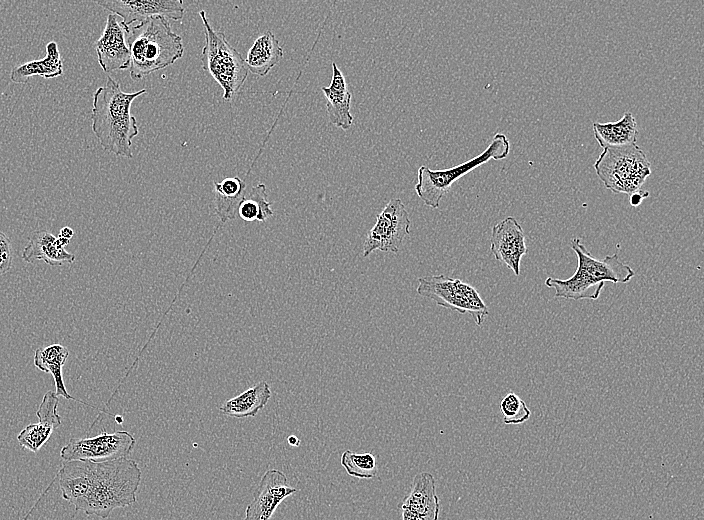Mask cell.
Instances as JSON below:
<instances>
[{"label": "cell", "instance_id": "obj_1", "mask_svg": "<svg viewBox=\"0 0 704 520\" xmlns=\"http://www.w3.org/2000/svg\"><path fill=\"white\" fill-rule=\"evenodd\" d=\"M141 476L138 464L129 458L66 461L57 474L62 498L75 511L103 519L114 509L136 503Z\"/></svg>", "mask_w": 704, "mask_h": 520}, {"label": "cell", "instance_id": "obj_2", "mask_svg": "<svg viewBox=\"0 0 704 520\" xmlns=\"http://www.w3.org/2000/svg\"><path fill=\"white\" fill-rule=\"evenodd\" d=\"M146 89L124 92L119 81L107 77L106 84L93 95L91 128L102 148L116 156L132 158V139L138 135L136 118L131 115L132 102Z\"/></svg>", "mask_w": 704, "mask_h": 520}, {"label": "cell", "instance_id": "obj_3", "mask_svg": "<svg viewBox=\"0 0 704 520\" xmlns=\"http://www.w3.org/2000/svg\"><path fill=\"white\" fill-rule=\"evenodd\" d=\"M570 247L578 260L575 273L568 279L548 277L545 280V285L555 290V297L596 300L606 281L627 283L635 275L634 270L623 263L616 253L597 259L579 238L572 239Z\"/></svg>", "mask_w": 704, "mask_h": 520}, {"label": "cell", "instance_id": "obj_4", "mask_svg": "<svg viewBox=\"0 0 704 520\" xmlns=\"http://www.w3.org/2000/svg\"><path fill=\"white\" fill-rule=\"evenodd\" d=\"M128 43L131 53L130 77L134 81L172 65L184 54L182 38L161 16L148 18L131 27Z\"/></svg>", "mask_w": 704, "mask_h": 520}, {"label": "cell", "instance_id": "obj_5", "mask_svg": "<svg viewBox=\"0 0 704 520\" xmlns=\"http://www.w3.org/2000/svg\"><path fill=\"white\" fill-rule=\"evenodd\" d=\"M199 16L205 35L201 53L202 67L223 89V99L231 101L240 92L248 76L245 59L228 42L222 31L213 29L204 10L199 11Z\"/></svg>", "mask_w": 704, "mask_h": 520}, {"label": "cell", "instance_id": "obj_6", "mask_svg": "<svg viewBox=\"0 0 704 520\" xmlns=\"http://www.w3.org/2000/svg\"><path fill=\"white\" fill-rule=\"evenodd\" d=\"M594 168L607 189L628 195L641 190L651 174V164L636 144L604 148Z\"/></svg>", "mask_w": 704, "mask_h": 520}, {"label": "cell", "instance_id": "obj_7", "mask_svg": "<svg viewBox=\"0 0 704 520\" xmlns=\"http://www.w3.org/2000/svg\"><path fill=\"white\" fill-rule=\"evenodd\" d=\"M509 151V140L504 134L497 133L481 154L464 163L443 170H432L426 166H420L415 185L416 194L426 206L433 209L438 208L442 197L459 178L490 159L506 158Z\"/></svg>", "mask_w": 704, "mask_h": 520}, {"label": "cell", "instance_id": "obj_8", "mask_svg": "<svg viewBox=\"0 0 704 520\" xmlns=\"http://www.w3.org/2000/svg\"><path fill=\"white\" fill-rule=\"evenodd\" d=\"M416 291L439 306L461 314L469 313L478 326L482 325L489 314L488 307L478 291L460 279L443 274L421 277L418 279Z\"/></svg>", "mask_w": 704, "mask_h": 520}, {"label": "cell", "instance_id": "obj_9", "mask_svg": "<svg viewBox=\"0 0 704 520\" xmlns=\"http://www.w3.org/2000/svg\"><path fill=\"white\" fill-rule=\"evenodd\" d=\"M136 440L127 431L106 432L82 438H71L60 451V456L66 461L89 460L104 462L120 458H128Z\"/></svg>", "mask_w": 704, "mask_h": 520}, {"label": "cell", "instance_id": "obj_10", "mask_svg": "<svg viewBox=\"0 0 704 520\" xmlns=\"http://www.w3.org/2000/svg\"><path fill=\"white\" fill-rule=\"evenodd\" d=\"M410 218L399 198L391 199L376 217V223L367 234L363 245L366 257L375 250L397 253L409 234Z\"/></svg>", "mask_w": 704, "mask_h": 520}, {"label": "cell", "instance_id": "obj_11", "mask_svg": "<svg viewBox=\"0 0 704 520\" xmlns=\"http://www.w3.org/2000/svg\"><path fill=\"white\" fill-rule=\"evenodd\" d=\"M129 26L115 14L107 16L101 37L95 43L98 63L104 72L125 70L130 67L131 53L128 43Z\"/></svg>", "mask_w": 704, "mask_h": 520}, {"label": "cell", "instance_id": "obj_12", "mask_svg": "<svg viewBox=\"0 0 704 520\" xmlns=\"http://www.w3.org/2000/svg\"><path fill=\"white\" fill-rule=\"evenodd\" d=\"M97 4L119 16L128 26L157 16L179 21L185 12L181 0H103Z\"/></svg>", "mask_w": 704, "mask_h": 520}, {"label": "cell", "instance_id": "obj_13", "mask_svg": "<svg viewBox=\"0 0 704 520\" xmlns=\"http://www.w3.org/2000/svg\"><path fill=\"white\" fill-rule=\"evenodd\" d=\"M296 491L283 472L267 470L260 479L253 500L246 507L244 520H270L279 504Z\"/></svg>", "mask_w": 704, "mask_h": 520}, {"label": "cell", "instance_id": "obj_14", "mask_svg": "<svg viewBox=\"0 0 704 520\" xmlns=\"http://www.w3.org/2000/svg\"><path fill=\"white\" fill-rule=\"evenodd\" d=\"M490 250L496 260L516 276L520 274V263L527 253V245L524 230L514 217H506L492 227Z\"/></svg>", "mask_w": 704, "mask_h": 520}, {"label": "cell", "instance_id": "obj_15", "mask_svg": "<svg viewBox=\"0 0 704 520\" xmlns=\"http://www.w3.org/2000/svg\"><path fill=\"white\" fill-rule=\"evenodd\" d=\"M402 520H438L439 498L436 480L429 472H420L413 478L412 488L402 502Z\"/></svg>", "mask_w": 704, "mask_h": 520}, {"label": "cell", "instance_id": "obj_16", "mask_svg": "<svg viewBox=\"0 0 704 520\" xmlns=\"http://www.w3.org/2000/svg\"><path fill=\"white\" fill-rule=\"evenodd\" d=\"M70 240L56 237L47 230L34 231L22 252V258L27 263L42 260L50 266L71 264L75 261L74 254L66 251Z\"/></svg>", "mask_w": 704, "mask_h": 520}, {"label": "cell", "instance_id": "obj_17", "mask_svg": "<svg viewBox=\"0 0 704 520\" xmlns=\"http://www.w3.org/2000/svg\"><path fill=\"white\" fill-rule=\"evenodd\" d=\"M332 79L321 90L326 99L329 122L342 130H348L353 123L350 112L352 94L348 91L346 79L335 62L332 63Z\"/></svg>", "mask_w": 704, "mask_h": 520}, {"label": "cell", "instance_id": "obj_18", "mask_svg": "<svg viewBox=\"0 0 704 520\" xmlns=\"http://www.w3.org/2000/svg\"><path fill=\"white\" fill-rule=\"evenodd\" d=\"M593 133L599 145L604 149L636 144L639 131L632 113L625 112L616 122H594Z\"/></svg>", "mask_w": 704, "mask_h": 520}, {"label": "cell", "instance_id": "obj_19", "mask_svg": "<svg viewBox=\"0 0 704 520\" xmlns=\"http://www.w3.org/2000/svg\"><path fill=\"white\" fill-rule=\"evenodd\" d=\"M271 397V389L267 382L261 381L246 389L241 394L226 400L219 410L231 417H255L266 406Z\"/></svg>", "mask_w": 704, "mask_h": 520}, {"label": "cell", "instance_id": "obj_20", "mask_svg": "<svg viewBox=\"0 0 704 520\" xmlns=\"http://www.w3.org/2000/svg\"><path fill=\"white\" fill-rule=\"evenodd\" d=\"M283 49L272 31L258 37L247 53L245 59L248 71L265 76L282 59Z\"/></svg>", "mask_w": 704, "mask_h": 520}, {"label": "cell", "instance_id": "obj_21", "mask_svg": "<svg viewBox=\"0 0 704 520\" xmlns=\"http://www.w3.org/2000/svg\"><path fill=\"white\" fill-rule=\"evenodd\" d=\"M63 73V61L58 45L51 41L46 45V55L43 59L33 60L12 69L10 78L15 83H25L32 76L39 75L52 79Z\"/></svg>", "mask_w": 704, "mask_h": 520}, {"label": "cell", "instance_id": "obj_22", "mask_svg": "<svg viewBox=\"0 0 704 520\" xmlns=\"http://www.w3.org/2000/svg\"><path fill=\"white\" fill-rule=\"evenodd\" d=\"M246 192L245 182L237 176L214 182L215 213L221 223L236 218Z\"/></svg>", "mask_w": 704, "mask_h": 520}, {"label": "cell", "instance_id": "obj_23", "mask_svg": "<svg viewBox=\"0 0 704 520\" xmlns=\"http://www.w3.org/2000/svg\"><path fill=\"white\" fill-rule=\"evenodd\" d=\"M69 356V350L61 344H52L36 349L34 353V365L41 371L50 373L54 379L57 396L65 399L75 400L85 405L88 403L72 397L64 384L62 376V366Z\"/></svg>", "mask_w": 704, "mask_h": 520}, {"label": "cell", "instance_id": "obj_24", "mask_svg": "<svg viewBox=\"0 0 704 520\" xmlns=\"http://www.w3.org/2000/svg\"><path fill=\"white\" fill-rule=\"evenodd\" d=\"M270 206L271 203L267 201L266 186L258 184L246 192L237 214L247 222H264L273 215Z\"/></svg>", "mask_w": 704, "mask_h": 520}, {"label": "cell", "instance_id": "obj_25", "mask_svg": "<svg viewBox=\"0 0 704 520\" xmlns=\"http://www.w3.org/2000/svg\"><path fill=\"white\" fill-rule=\"evenodd\" d=\"M341 465L349 476L358 479H372L377 475L376 458L372 453H356L345 450L341 455Z\"/></svg>", "mask_w": 704, "mask_h": 520}, {"label": "cell", "instance_id": "obj_26", "mask_svg": "<svg viewBox=\"0 0 704 520\" xmlns=\"http://www.w3.org/2000/svg\"><path fill=\"white\" fill-rule=\"evenodd\" d=\"M55 428L45 422L27 425L17 436L19 444L31 452H37L51 437Z\"/></svg>", "mask_w": 704, "mask_h": 520}, {"label": "cell", "instance_id": "obj_27", "mask_svg": "<svg viewBox=\"0 0 704 520\" xmlns=\"http://www.w3.org/2000/svg\"><path fill=\"white\" fill-rule=\"evenodd\" d=\"M500 410L505 424H522L526 422L531 415V411L525 401L514 392H509L501 400Z\"/></svg>", "mask_w": 704, "mask_h": 520}, {"label": "cell", "instance_id": "obj_28", "mask_svg": "<svg viewBox=\"0 0 704 520\" xmlns=\"http://www.w3.org/2000/svg\"><path fill=\"white\" fill-rule=\"evenodd\" d=\"M59 399L55 392L48 391L43 396L36 415L40 422H45L57 428L61 424V417L57 412Z\"/></svg>", "mask_w": 704, "mask_h": 520}, {"label": "cell", "instance_id": "obj_29", "mask_svg": "<svg viewBox=\"0 0 704 520\" xmlns=\"http://www.w3.org/2000/svg\"><path fill=\"white\" fill-rule=\"evenodd\" d=\"M13 262L12 244L9 237L0 231V276L7 273Z\"/></svg>", "mask_w": 704, "mask_h": 520}, {"label": "cell", "instance_id": "obj_30", "mask_svg": "<svg viewBox=\"0 0 704 520\" xmlns=\"http://www.w3.org/2000/svg\"><path fill=\"white\" fill-rule=\"evenodd\" d=\"M629 196H630V199H629L630 205L636 207L642 203V200L644 198L649 196V192L641 189V190L637 191L636 193H633Z\"/></svg>", "mask_w": 704, "mask_h": 520}, {"label": "cell", "instance_id": "obj_31", "mask_svg": "<svg viewBox=\"0 0 704 520\" xmlns=\"http://www.w3.org/2000/svg\"><path fill=\"white\" fill-rule=\"evenodd\" d=\"M73 234H74V232L71 228L64 227L60 230L58 237L70 240L71 237L73 236Z\"/></svg>", "mask_w": 704, "mask_h": 520}, {"label": "cell", "instance_id": "obj_32", "mask_svg": "<svg viewBox=\"0 0 704 520\" xmlns=\"http://www.w3.org/2000/svg\"><path fill=\"white\" fill-rule=\"evenodd\" d=\"M287 441H288L289 445H291V446H299L300 445V440L294 435L289 436L287 438Z\"/></svg>", "mask_w": 704, "mask_h": 520}, {"label": "cell", "instance_id": "obj_33", "mask_svg": "<svg viewBox=\"0 0 704 520\" xmlns=\"http://www.w3.org/2000/svg\"><path fill=\"white\" fill-rule=\"evenodd\" d=\"M114 418H115V421H116L118 424H122V423H123V417H121L120 415H115Z\"/></svg>", "mask_w": 704, "mask_h": 520}]
</instances>
